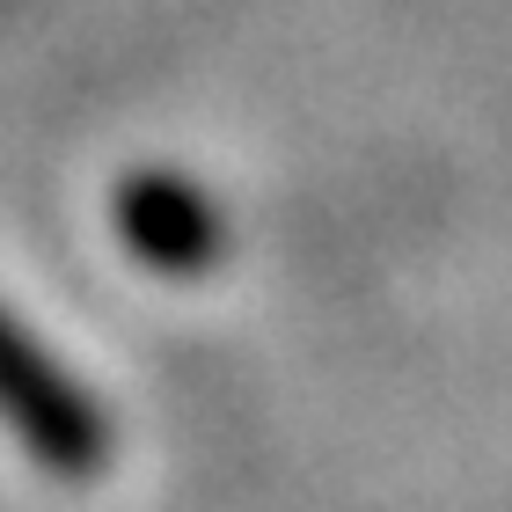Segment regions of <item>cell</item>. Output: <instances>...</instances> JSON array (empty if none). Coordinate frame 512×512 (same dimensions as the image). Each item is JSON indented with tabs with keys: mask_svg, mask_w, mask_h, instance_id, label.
Wrapping results in <instances>:
<instances>
[{
	"mask_svg": "<svg viewBox=\"0 0 512 512\" xmlns=\"http://www.w3.org/2000/svg\"><path fill=\"white\" fill-rule=\"evenodd\" d=\"M118 235L139 264H154L161 278H198L220 256V213L198 183H183L169 169H139L118 183Z\"/></svg>",
	"mask_w": 512,
	"mask_h": 512,
	"instance_id": "2",
	"label": "cell"
},
{
	"mask_svg": "<svg viewBox=\"0 0 512 512\" xmlns=\"http://www.w3.org/2000/svg\"><path fill=\"white\" fill-rule=\"evenodd\" d=\"M0 425L52 476L81 483L110 461V417L96 410V395L22 330L15 308H0Z\"/></svg>",
	"mask_w": 512,
	"mask_h": 512,
	"instance_id": "1",
	"label": "cell"
}]
</instances>
